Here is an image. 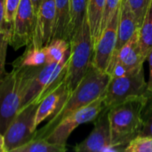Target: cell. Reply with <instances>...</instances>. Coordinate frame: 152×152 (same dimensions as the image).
<instances>
[{"instance_id": "15", "label": "cell", "mask_w": 152, "mask_h": 152, "mask_svg": "<svg viewBox=\"0 0 152 152\" xmlns=\"http://www.w3.org/2000/svg\"><path fill=\"white\" fill-rule=\"evenodd\" d=\"M71 10L70 0H55V19L53 39L70 41Z\"/></svg>"}, {"instance_id": "3", "label": "cell", "mask_w": 152, "mask_h": 152, "mask_svg": "<svg viewBox=\"0 0 152 152\" xmlns=\"http://www.w3.org/2000/svg\"><path fill=\"white\" fill-rule=\"evenodd\" d=\"M70 53L65 81L72 93L81 82L92 63L94 46L87 15L81 28L69 41Z\"/></svg>"}, {"instance_id": "1", "label": "cell", "mask_w": 152, "mask_h": 152, "mask_svg": "<svg viewBox=\"0 0 152 152\" xmlns=\"http://www.w3.org/2000/svg\"><path fill=\"white\" fill-rule=\"evenodd\" d=\"M110 80V74L101 71L91 63L85 77L70 94L62 107L51 117L49 121L41 129L36 131L34 139L45 138L63 118L102 97Z\"/></svg>"}, {"instance_id": "16", "label": "cell", "mask_w": 152, "mask_h": 152, "mask_svg": "<svg viewBox=\"0 0 152 152\" xmlns=\"http://www.w3.org/2000/svg\"><path fill=\"white\" fill-rule=\"evenodd\" d=\"M105 4L106 0H88L87 18L94 48L102 33V17Z\"/></svg>"}, {"instance_id": "12", "label": "cell", "mask_w": 152, "mask_h": 152, "mask_svg": "<svg viewBox=\"0 0 152 152\" xmlns=\"http://www.w3.org/2000/svg\"><path fill=\"white\" fill-rule=\"evenodd\" d=\"M55 19V0H42L37 12L36 28L32 45L44 48L52 41Z\"/></svg>"}, {"instance_id": "31", "label": "cell", "mask_w": 152, "mask_h": 152, "mask_svg": "<svg viewBox=\"0 0 152 152\" xmlns=\"http://www.w3.org/2000/svg\"><path fill=\"white\" fill-rule=\"evenodd\" d=\"M0 152H5L4 149V134L0 132Z\"/></svg>"}, {"instance_id": "14", "label": "cell", "mask_w": 152, "mask_h": 152, "mask_svg": "<svg viewBox=\"0 0 152 152\" xmlns=\"http://www.w3.org/2000/svg\"><path fill=\"white\" fill-rule=\"evenodd\" d=\"M138 29L139 28L135 21L134 15L127 3V0H122V4L120 7L119 21L118 26L117 44H116V48L113 57L119 51V49L134 36V34Z\"/></svg>"}, {"instance_id": "24", "label": "cell", "mask_w": 152, "mask_h": 152, "mask_svg": "<svg viewBox=\"0 0 152 152\" xmlns=\"http://www.w3.org/2000/svg\"><path fill=\"white\" fill-rule=\"evenodd\" d=\"M151 2V0H127V3L134 15L138 28H140L143 22Z\"/></svg>"}, {"instance_id": "26", "label": "cell", "mask_w": 152, "mask_h": 152, "mask_svg": "<svg viewBox=\"0 0 152 152\" xmlns=\"http://www.w3.org/2000/svg\"><path fill=\"white\" fill-rule=\"evenodd\" d=\"M122 0H106L105 9L102 17V30L110 21L116 12L120 8Z\"/></svg>"}, {"instance_id": "4", "label": "cell", "mask_w": 152, "mask_h": 152, "mask_svg": "<svg viewBox=\"0 0 152 152\" xmlns=\"http://www.w3.org/2000/svg\"><path fill=\"white\" fill-rule=\"evenodd\" d=\"M148 93L143 66L118 77H110L103 94L104 107L110 108L128 99L145 95Z\"/></svg>"}, {"instance_id": "8", "label": "cell", "mask_w": 152, "mask_h": 152, "mask_svg": "<svg viewBox=\"0 0 152 152\" xmlns=\"http://www.w3.org/2000/svg\"><path fill=\"white\" fill-rule=\"evenodd\" d=\"M37 14L30 0H20L15 17L10 28L9 45L18 50L33 43Z\"/></svg>"}, {"instance_id": "18", "label": "cell", "mask_w": 152, "mask_h": 152, "mask_svg": "<svg viewBox=\"0 0 152 152\" xmlns=\"http://www.w3.org/2000/svg\"><path fill=\"white\" fill-rule=\"evenodd\" d=\"M44 49L46 63H59L69 54L70 45L64 39H53Z\"/></svg>"}, {"instance_id": "17", "label": "cell", "mask_w": 152, "mask_h": 152, "mask_svg": "<svg viewBox=\"0 0 152 152\" xmlns=\"http://www.w3.org/2000/svg\"><path fill=\"white\" fill-rule=\"evenodd\" d=\"M139 46L142 56L147 59L152 49V0L143 22L139 28Z\"/></svg>"}, {"instance_id": "22", "label": "cell", "mask_w": 152, "mask_h": 152, "mask_svg": "<svg viewBox=\"0 0 152 152\" xmlns=\"http://www.w3.org/2000/svg\"><path fill=\"white\" fill-rule=\"evenodd\" d=\"M142 128L139 135L152 137V92L147 93L146 102L142 113Z\"/></svg>"}, {"instance_id": "25", "label": "cell", "mask_w": 152, "mask_h": 152, "mask_svg": "<svg viewBox=\"0 0 152 152\" xmlns=\"http://www.w3.org/2000/svg\"><path fill=\"white\" fill-rule=\"evenodd\" d=\"M10 33L0 31V79L5 75V60L6 52L9 45Z\"/></svg>"}, {"instance_id": "7", "label": "cell", "mask_w": 152, "mask_h": 152, "mask_svg": "<svg viewBox=\"0 0 152 152\" xmlns=\"http://www.w3.org/2000/svg\"><path fill=\"white\" fill-rule=\"evenodd\" d=\"M104 109L103 95L87 106L77 110L63 118L45 138L50 142L66 145L72 132L80 125L94 121Z\"/></svg>"}, {"instance_id": "23", "label": "cell", "mask_w": 152, "mask_h": 152, "mask_svg": "<svg viewBox=\"0 0 152 152\" xmlns=\"http://www.w3.org/2000/svg\"><path fill=\"white\" fill-rule=\"evenodd\" d=\"M126 152H152V137L138 135L124 150Z\"/></svg>"}, {"instance_id": "21", "label": "cell", "mask_w": 152, "mask_h": 152, "mask_svg": "<svg viewBox=\"0 0 152 152\" xmlns=\"http://www.w3.org/2000/svg\"><path fill=\"white\" fill-rule=\"evenodd\" d=\"M87 4L88 0H70V39L73 35L81 28L84 20L87 15Z\"/></svg>"}, {"instance_id": "19", "label": "cell", "mask_w": 152, "mask_h": 152, "mask_svg": "<svg viewBox=\"0 0 152 152\" xmlns=\"http://www.w3.org/2000/svg\"><path fill=\"white\" fill-rule=\"evenodd\" d=\"M46 63L45 53L44 48H36L32 45L27 46L24 53L20 56L12 66L18 67H36Z\"/></svg>"}, {"instance_id": "2", "label": "cell", "mask_w": 152, "mask_h": 152, "mask_svg": "<svg viewBox=\"0 0 152 152\" xmlns=\"http://www.w3.org/2000/svg\"><path fill=\"white\" fill-rule=\"evenodd\" d=\"M146 95L128 99L109 110L112 151H124L128 143L141 134L142 113Z\"/></svg>"}, {"instance_id": "28", "label": "cell", "mask_w": 152, "mask_h": 152, "mask_svg": "<svg viewBox=\"0 0 152 152\" xmlns=\"http://www.w3.org/2000/svg\"><path fill=\"white\" fill-rule=\"evenodd\" d=\"M0 31L10 33V26L5 20V0H0Z\"/></svg>"}, {"instance_id": "27", "label": "cell", "mask_w": 152, "mask_h": 152, "mask_svg": "<svg viewBox=\"0 0 152 152\" xmlns=\"http://www.w3.org/2000/svg\"><path fill=\"white\" fill-rule=\"evenodd\" d=\"M20 3V0H5V20L10 28L15 17Z\"/></svg>"}, {"instance_id": "6", "label": "cell", "mask_w": 152, "mask_h": 152, "mask_svg": "<svg viewBox=\"0 0 152 152\" xmlns=\"http://www.w3.org/2000/svg\"><path fill=\"white\" fill-rule=\"evenodd\" d=\"M38 104L31 102L22 107L4 133L5 152H12L26 144L36 135V114Z\"/></svg>"}, {"instance_id": "10", "label": "cell", "mask_w": 152, "mask_h": 152, "mask_svg": "<svg viewBox=\"0 0 152 152\" xmlns=\"http://www.w3.org/2000/svg\"><path fill=\"white\" fill-rule=\"evenodd\" d=\"M119 15L120 8L116 12L110 21L104 28L99 41L94 48L92 63L102 72L108 73V69L115 52Z\"/></svg>"}, {"instance_id": "20", "label": "cell", "mask_w": 152, "mask_h": 152, "mask_svg": "<svg viewBox=\"0 0 152 152\" xmlns=\"http://www.w3.org/2000/svg\"><path fill=\"white\" fill-rule=\"evenodd\" d=\"M66 151V145L53 143L45 138H37L15 149L12 152H65Z\"/></svg>"}, {"instance_id": "29", "label": "cell", "mask_w": 152, "mask_h": 152, "mask_svg": "<svg viewBox=\"0 0 152 152\" xmlns=\"http://www.w3.org/2000/svg\"><path fill=\"white\" fill-rule=\"evenodd\" d=\"M149 61V67H150V76H149V80L147 82V90L148 92L151 93L152 92V49L151 51L149 53L147 59Z\"/></svg>"}, {"instance_id": "9", "label": "cell", "mask_w": 152, "mask_h": 152, "mask_svg": "<svg viewBox=\"0 0 152 152\" xmlns=\"http://www.w3.org/2000/svg\"><path fill=\"white\" fill-rule=\"evenodd\" d=\"M146 59L142 56L139 46V29L119 49L113 57L108 74L110 77L132 72L143 66Z\"/></svg>"}, {"instance_id": "13", "label": "cell", "mask_w": 152, "mask_h": 152, "mask_svg": "<svg viewBox=\"0 0 152 152\" xmlns=\"http://www.w3.org/2000/svg\"><path fill=\"white\" fill-rule=\"evenodd\" d=\"M70 94L71 92L64 79L60 86L45 96L37 107L35 119L36 127H37V126L46 118L52 117L55 112H57L62 107Z\"/></svg>"}, {"instance_id": "30", "label": "cell", "mask_w": 152, "mask_h": 152, "mask_svg": "<svg viewBox=\"0 0 152 152\" xmlns=\"http://www.w3.org/2000/svg\"><path fill=\"white\" fill-rule=\"evenodd\" d=\"M30 1H31L32 6H33V8H34V11H35V12H36V14H37V10H38L39 6H40V4H41L42 0H30Z\"/></svg>"}, {"instance_id": "5", "label": "cell", "mask_w": 152, "mask_h": 152, "mask_svg": "<svg viewBox=\"0 0 152 152\" xmlns=\"http://www.w3.org/2000/svg\"><path fill=\"white\" fill-rule=\"evenodd\" d=\"M21 69L13 66L0 79V132L7 126L21 108Z\"/></svg>"}, {"instance_id": "11", "label": "cell", "mask_w": 152, "mask_h": 152, "mask_svg": "<svg viewBox=\"0 0 152 152\" xmlns=\"http://www.w3.org/2000/svg\"><path fill=\"white\" fill-rule=\"evenodd\" d=\"M110 108L104 107L94 120V127L91 134L75 147L77 152L112 151L110 125L109 119Z\"/></svg>"}]
</instances>
